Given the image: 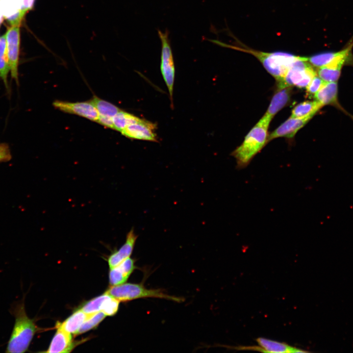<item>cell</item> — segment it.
I'll return each instance as SVG.
<instances>
[{"instance_id":"obj_1","label":"cell","mask_w":353,"mask_h":353,"mask_svg":"<svg viewBox=\"0 0 353 353\" xmlns=\"http://www.w3.org/2000/svg\"><path fill=\"white\" fill-rule=\"evenodd\" d=\"M9 312L14 316L15 322L5 352H26L34 335L40 329L37 326L35 320L30 318L26 313L25 296L12 304Z\"/></svg>"},{"instance_id":"obj_2","label":"cell","mask_w":353,"mask_h":353,"mask_svg":"<svg viewBox=\"0 0 353 353\" xmlns=\"http://www.w3.org/2000/svg\"><path fill=\"white\" fill-rule=\"evenodd\" d=\"M271 120L263 116L245 138L242 144L231 153L236 159L237 168H246L267 142L268 128Z\"/></svg>"},{"instance_id":"obj_3","label":"cell","mask_w":353,"mask_h":353,"mask_svg":"<svg viewBox=\"0 0 353 353\" xmlns=\"http://www.w3.org/2000/svg\"><path fill=\"white\" fill-rule=\"evenodd\" d=\"M220 45L229 47L237 50L250 53L262 64L265 69L272 76L277 82L280 81L291 65L301 57L283 52H264L247 48H241L220 42Z\"/></svg>"},{"instance_id":"obj_4","label":"cell","mask_w":353,"mask_h":353,"mask_svg":"<svg viewBox=\"0 0 353 353\" xmlns=\"http://www.w3.org/2000/svg\"><path fill=\"white\" fill-rule=\"evenodd\" d=\"M105 293L120 302H127L145 298L164 299L178 303L184 301L182 298L165 293L161 289H147L142 283H124L112 286Z\"/></svg>"},{"instance_id":"obj_5","label":"cell","mask_w":353,"mask_h":353,"mask_svg":"<svg viewBox=\"0 0 353 353\" xmlns=\"http://www.w3.org/2000/svg\"><path fill=\"white\" fill-rule=\"evenodd\" d=\"M317 75L307 57H301L291 65L282 79L277 82L278 88L292 86L306 87Z\"/></svg>"},{"instance_id":"obj_6","label":"cell","mask_w":353,"mask_h":353,"mask_svg":"<svg viewBox=\"0 0 353 353\" xmlns=\"http://www.w3.org/2000/svg\"><path fill=\"white\" fill-rule=\"evenodd\" d=\"M158 33L162 45L160 71L169 92L172 105H173L175 68L172 50L168 38V31L166 30L163 32L158 30Z\"/></svg>"},{"instance_id":"obj_7","label":"cell","mask_w":353,"mask_h":353,"mask_svg":"<svg viewBox=\"0 0 353 353\" xmlns=\"http://www.w3.org/2000/svg\"><path fill=\"white\" fill-rule=\"evenodd\" d=\"M7 54L11 78L19 85L18 64L20 53V27L11 26L6 33Z\"/></svg>"},{"instance_id":"obj_8","label":"cell","mask_w":353,"mask_h":353,"mask_svg":"<svg viewBox=\"0 0 353 353\" xmlns=\"http://www.w3.org/2000/svg\"><path fill=\"white\" fill-rule=\"evenodd\" d=\"M52 105L62 112L76 115L94 122H97L99 119V112L90 101L72 102L57 100Z\"/></svg>"},{"instance_id":"obj_9","label":"cell","mask_w":353,"mask_h":353,"mask_svg":"<svg viewBox=\"0 0 353 353\" xmlns=\"http://www.w3.org/2000/svg\"><path fill=\"white\" fill-rule=\"evenodd\" d=\"M156 125L143 119L141 121L128 126L121 132L127 138L133 139L157 142Z\"/></svg>"},{"instance_id":"obj_10","label":"cell","mask_w":353,"mask_h":353,"mask_svg":"<svg viewBox=\"0 0 353 353\" xmlns=\"http://www.w3.org/2000/svg\"><path fill=\"white\" fill-rule=\"evenodd\" d=\"M313 117H294L291 116L268 137L267 142L278 137H293L296 133L303 127Z\"/></svg>"},{"instance_id":"obj_11","label":"cell","mask_w":353,"mask_h":353,"mask_svg":"<svg viewBox=\"0 0 353 353\" xmlns=\"http://www.w3.org/2000/svg\"><path fill=\"white\" fill-rule=\"evenodd\" d=\"M137 238L134 229L127 233L125 243L119 249L114 251L109 256L107 261L110 268L114 267L130 257Z\"/></svg>"},{"instance_id":"obj_12","label":"cell","mask_w":353,"mask_h":353,"mask_svg":"<svg viewBox=\"0 0 353 353\" xmlns=\"http://www.w3.org/2000/svg\"><path fill=\"white\" fill-rule=\"evenodd\" d=\"M315 100L323 106L331 105L346 113L338 101L337 82H325L320 90L314 95Z\"/></svg>"},{"instance_id":"obj_13","label":"cell","mask_w":353,"mask_h":353,"mask_svg":"<svg viewBox=\"0 0 353 353\" xmlns=\"http://www.w3.org/2000/svg\"><path fill=\"white\" fill-rule=\"evenodd\" d=\"M75 347L71 333L57 328L55 332L46 353H69Z\"/></svg>"},{"instance_id":"obj_14","label":"cell","mask_w":353,"mask_h":353,"mask_svg":"<svg viewBox=\"0 0 353 353\" xmlns=\"http://www.w3.org/2000/svg\"><path fill=\"white\" fill-rule=\"evenodd\" d=\"M291 92V86L278 88V90L272 98L264 116L272 120L274 116L288 102Z\"/></svg>"},{"instance_id":"obj_15","label":"cell","mask_w":353,"mask_h":353,"mask_svg":"<svg viewBox=\"0 0 353 353\" xmlns=\"http://www.w3.org/2000/svg\"><path fill=\"white\" fill-rule=\"evenodd\" d=\"M256 341L261 347V352L264 353H294L307 352L301 349L291 346L286 343L263 337H258L256 339Z\"/></svg>"},{"instance_id":"obj_16","label":"cell","mask_w":353,"mask_h":353,"mask_svg":"<svg viewBox=\"0 0 353 353\" xmlns=\"http://www.w3.org/2000/svg\"><path fill=\"white\" fill-rule=\"evenodd\" d=\"M89 315L81 309L77 310L63 322H58L56 327L75 335Z\"/></svg>"},{"instance_id":"obj_17","label":"cell","mask_w":353,"mask_h":353,"mask_svg":"<svg viewBox=\"0 0 353 353\" xmlns=\"http://www.w3.org/2000/svg\"><path fill=\"white\" fill-rule=\"evenodd\" d=\"M10 71L7 50L6 33L0 37V80H2L7 91H9L8 76Z\"/></svg>"},{"instance_id":"obj_18","label":"cell","mask_w":353,"mask_h":353,"mask_svg":"<svg viewBox=\"0 0 353 353\" xmlns=\"http://www.w3.org/2000/svg\"><path fill=\"white\" fill-rule=\"evenodd\" d=\"M97 109L99 118L113 119L121 109L113 104L101 99L96 96L90 100Z\"/></svg>"},{"instance_id":"obj_19","label":"cell","mask_w":353,"mask_h":353,"mask_svg":"<svg viewBox=\"0 0 353 353\" xmlns=\"http://www.w3.org/2000/svg\"><path fill=\"white\" fill-rule=\"evenodd\" d=\"M323 105L317 101H304L297 104L292 111V117H313Z\"/></svg>"},{"instance_id":"obj_20","label":"cell","mask_w":353,"mask_h":353,"mask_svg":"<svg viewBox=\"0 0 353 353\" xmlns=\"http://www.w3.org/2000/svg\"><path fill=\"white\" fill-rule=\"evenodd\" d=\"M142 120L133 114L121 110L113 118L114 130L121 132L128 126L138 123Z\"/></svg>"},{"instance_id":"obj_21","label":"cell","mask_w":353,"mask_h":353,"mask_svg":"<svg viewBox=\"0 0 353 353\" xmlns=\"http://www.w3.org/2000/svg\"><path fill=\"white\" fill-rule=\"evenodd\" d=\"M105 314L101 311L89 314L75 335H79L97 327L105 318Z\"/></svg>"},{"instance_id":"obj_22","label":"cell","mask_w":353,"mask_h":353,"mask_svg":"<svg viewBox=\"0 0 353 353\" xmlns=\"http://www.w3.org/2000/svg\"><path fill=\"white\" fill-rule=\"evenodd\" d=\"M110 296L105 293L86 302L80 309L87 314H92L101 311L102 306L104 301Z\"/></svg>"},{"instance_id":"obj_23","label":"cell","mask_w":353,"mask_h":353,"mask_svg":"<svg viewBox=\"0 0 353 353\" xmlns=\"http://www.w3.org/2000/svg\"><path fill=\"white\" fill-rule=\"evenodd\" d=\"M341 71V70L322 67L318 69L317 74L325 82H337L340 76Z\"/></svg>"},{"instance_id":"obj_24","label":"cell","mask_w":353,"mask_h":353,"mask_svg":"<svg viewBox=\"0 0 353 353\" xmlns=\"http://www.w3.org/2000/svg\"><path fill=\"white\" fill-rule=\"evenodd\" d=\"M110 269V270L109 274V283L112 286H115L124 283L129 277L117 266Z\"/></svg>"},{"instance_id":"obj_25","label":"cell","mask_w":353,"mask_h":353,"mask_svg":"<svg viewBox=\"0 0 353 353\" xmlns=\"http://www.w3.org/2000/svg\"><path fill=\"white\" fill-rule=\"evenodd\" d=\"M120 301L110 296L103 303L101 311L106 316H112L115 314L119 308Z\"/></svg>"},{"instance_id":"obj_26","label":"cell","mask_w":353,"mask_h":353,"mask_svg":"<svg viewBox=\"0 0 353 353\" xmlns=\"http://www.w3.org/2000/svg\"><path fill=\"white\" fill-rule=\"evenodd\" d=\"M325 82L317 75L315 76L306 86L307 94L314 95L322 87Z\"/></svg>"},{"instance_id":"obj_27","label":"cell","mask_w":353,"mask_h":353,"mask_svg":"<svg viewBox=\"0 0 353 353\" xmlns=\"http://www.w3.org/2000/svg\"><path fill=\"white\" fill-rule=\"evenodd\" d=\"M117 266L128 277L135 268L134 261L130 257L123 261Z\"/></svg>"},{"instance_id":"obj_28","label":"cell","mask_w":353,"mask_h":353,"mask_svg":"<svg viewBox=\"0 0 353 353\" xmlns=\"http://www.w3.org/2000/svg\"><path fill=\"white\" fill-rule=\"evenodd\" d=\"M26 12V11L20 9L15 14L8 17L6 20L11 26L20 27L23 18Z\"/></svg>"},{"instance_id":"obj_29","label":"cell","mask_w":353,"mask_h":353,"mask_svg":"<svg viewBox=\"0 0 353 353\" xmlns=\"http://www.w3.org/2000/svg\"><path fill=\"white\" fill-rule=\"evenodd\" d=\"M11 157L8 145L5 143H0V162L8 161Z\"/></svg>"},{"instance_id":"obj_30","label":"cell","mask_w":353,"mask_h":353,"mask_svg":"<svg viewBox=\"0 0 353 353\" xmlns=\"http://www.w3.org/2000/svg\"><path fill=\"white\" fill-rule=\"evenodd\" d=\"M34 1L35 0H23V3L21 9L27 12L33 7Z\"/></svg>"}]
</instances>
